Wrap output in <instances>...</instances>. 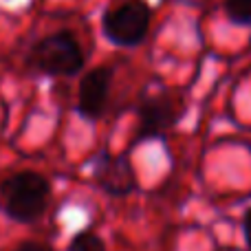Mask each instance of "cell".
<instances>
[{"label": "cell", "instance_id": "5", "mask_svg": "<svg viewBox=\"0 0 251 251\" xmlns=\"http://www.w3.org/2000/svg\"><path fill=\"white\" fill-rule=\"evenodd\" d=\"M93 176L108 196H128L137 190V172L126 154H100Z\"/></svg>", "mask_w": 251, "mask_h": 251}, {"label": "cell", "instance_id": "3", "mask_svg": "<svg viewBox=\"0 0 251 251\" xmlns=\"http://www.w3.org/2000/svg\"><path fill=\"white\" fill-rule=\"evenodd\" d=\"M152 25V7L146 0H119L110 4L101 18V29L108 42L122 49L139 47L148 38Z\"/></svg>", "mask_w": 251, "mask_h": 251}, {"label": "cell", "instance_id": "6", "mask_svg": "<svg viewBox=\"0 0 251 251\" xmlns=\"http://www.w3.org/2000/svg\"><path fill=\"white\" fill-rule=\"evenodd\" d=\"M110 84H113V69L110 66L93 69L82 77L77 88V113L86 122H97L106 113Z\"/></svg>", "mask_w": 251, "mask_h": 251}, {"label": "cell", "instance_id": "9", "mask_svg": "<svg viewBox=\"0 0 251 251\" xmlns=\"http://www.w3.org/2000/svg\"><path fill=\"white\" fill-rule=\"evenodd\" d=\"M16 251H53V249L47 247V245H42V243H33V240H26V243H22Z\"/></svg>", "mask_w": 251, "mask_h": 251}, {"label": "cell", "instance_id": "2", "mask_svg": "<svg viewBox=\"0 0 251 251\" xmlns=\"http://www.w3.org/2000/svg\"><path fill=\"white\" fill-rule=\"evenodd\" d=\"M29 69L51 77H73L86 64L82 44L71 31H57L38 40L26 55Z\"/></svg>", "mask_w": 251, "mask_h": 251}, {"label": "cell", "instance_id": "1", "mask_svg": "<svg viewBox=\"0 0 251 251\" xmlns=\"http://www.w3.org/2000/svg\"><path fill=\"white\" fill-rule=\"evenodd\" d=\"M51 196V183L38 172H16L0 183V205L16 223H33L44 214Z\"/></svg>", "mask_w": 251, "mask_h": 251}, {"label": "cell", "instance_id": "7", "mask_svg": "<svg viewBox=\"0 0 251 251\" xmlns=\"http://www.w3.org/2000/svg\"><path fill=\"white\" fill-rule=\"evenodd\" d=\"M223 9L234 25L251 26V0H223Z\"/></svg>", "mask_w": 251, "mask_h": 251}, {"label": "cell", "instance_id": "4", "mask_svg": "<svg viewBox=\"0 0 251 251\" xmlns=\"http://www.w3.org/2000/svg\"><path fill=\"white\" fill-rule=\"evenodd\" d=\"M185 113V101L176 91H159L141 100L137 108L134 141L159 139L168 134Z\"/></svg>", "mask_w": 251, "mask_h": 251}, {"label": "cell", "instance_id": "8", "mask_svg": "<svg viewBox=\"0 0 251 251\" xmlns=\"http://www.w3.org/2000/svg\"><path fill=\"white\" fill-rule=\"evenodd\" d=\"M69 251H108V249H106V243L95 231L84 229L73 236V240L69 243Z\"/></svg>", "mask_w": 251, "mask_h": 251}, {"label": "cell", "instance_id": "10", "mask_svg": "<svg viewBox=\"0 0 251 251\" xmlns=\"http://www.w3.org/2000/svg\"><path fill=\"white\" fill-rule=\"evenodd\" d=\"M243 231H245V243H247V249L251 251V207H249V212L245 214V221H243Z\"/></svg>", "mask_w": 251, "mask_h": 251}]
</instances>
